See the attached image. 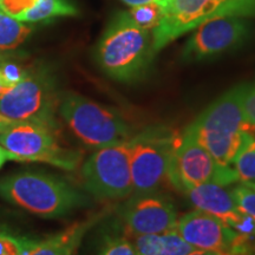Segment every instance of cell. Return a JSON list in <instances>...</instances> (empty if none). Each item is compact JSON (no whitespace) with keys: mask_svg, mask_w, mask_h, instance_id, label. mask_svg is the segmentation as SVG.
<instances>
[{"mask_svg":"<svg viewBox=\"0 0 255 255\" xmlns=\"http://www.w3.org/2000/svg\"><path fill=\"white\" fill-rule=\"evenodd\" d=\"M154 56L149 31L139 26L129 11H119L110 18L95 50L102 71L122 83L144 77Z\"/></svg>","mask_w":255,"mask_h":255,"instance_id":"cell-1","label":"cell"},{"mask_svg":"<svg viewBox=\"0 0 255 255\" xmlns=\"http://www.w3.org/2000/svg\"><path fill=\"white\" fill-rule=\"evenodd\" d=\"M0 197L43 218H62L89 205V197L62 177L23 171L0 177Z\"/></svg>","mask_w":255,"mask_h":255,"instance_id":"cell-2","label":"cell"},{"mask_svg":"<svg viewBox=\"0 0 255 255\" xmlns=\"http://www.w3.org/2000/svg\"><path fill=\"white\" fill-rule=\"evenodd\" d=\"M245 88L240 84L225 92L191 123L197 141L220 164L231 165L244 132L255 131L242 105Z\"/></svg>","mask_w":255,"mask_h":255,"instance_id":"cell-3","label":"cell"},{"mask_svg":"<svg viewBox=\"0 0 255 255\" xmlns=\"http://www.w3.org/2000/svg\"><path fill=\"white\" fill-rule=\"evenodd\" d=\"M58 114L85 145L101 149L131 138L132 130L121 114L75 92L59 97Z\"/></svg>","mask_w":255,"mask_h":255,"instance_id":"cell-4","label":"cell"},{"mask_svg":"<svg viewBox=\"0 0 255 255\" xmlns=\"http://www.w3.org/2000/svg\"><path fill=\"white\" fill-rule=\"evenodd\" d=\"M59 97L56 78L50 69H27L20 82L0 95V114L18 122L40 124L58 132Z\"/></svg>","mask_w":255,"mask_h":255,"instance_id":"cell-5","label":"cell"},{"mask_svg":"<svg viewBox=\"0 0 255 255\" xmlns=\"http://www.w3.org/2000/svg\"><path fill=\"white\" fill-rule=\"evenodd\" d=\"M221 17H255V0H170L152 30V52L157 55L178 37Z\"/></svg>","mask_w":255,"mask_h":255,"instance_id":"cell-6","label":"cell"},{"mask_svg":"<svg viewBox=\"0 0 255 255\" xmlns=\"http://www.w3.org/2000/svg\"><path fill=\"white\" fill-rule=\"evenodd\" d=\"M0 145L11 161L43 162L70 171L82 162L81 151L63 146L56 131L36 123L20 122L0 133Z\"/></svg>","mask_w":255,"mask_h":255,"instance_id":"cell-7","label":"cell"},{"mask_svg":"<svg viewBox=\"0 0 255 255\" xmlns=\"http://www.w3.org/2000/svg\"><path fill=\"white\" fill-rule=\"evenodd\" d=\"M167 178L177 190L200 184L228 187L239 182L237 171L231 165L220 164L197 141L191 124L175 145Z\"/></svg>","mask_w":255,"mask_h":255,"instance_id":"cell-8","label":"cell"},{"mask_svg":"<svg viewBox=\"0 0 255 255\" xmlns=\"http://www.w3.org/2000/svg\"><path fill=\"white\" fill-rule=\"evenodd\" d=\"M129 139L97 149L83 163V187L96 199L123 200L133 193Z\"/></svg>","mask_w":255,"mask_h":255,"instance_id":"cell-9","label":"cell"},{"mask_svg":"<svg viewBox=\"0 0 255 255\" xmlns=\"http://www.w3.org/2000/svg\"><path fill=\"white\" fill-rule=\"evenodd\" d=\"M174 135L163 127H151L129 139L133 193L158 190L168 175L175 149Z\"/></svg>","mask_w":255,"mask_h":255,"instance_id":"cell-10","label":"cell"},{"mask_svg":"<svg viewBox=\"0 0 255 255\" xmlns=\"http://www.w3.org/2000/svg\"><path fill=\"white\" fill-rule=\"evenodd\" d=\"M250 34L247 18L210 19L193 30L184 44L181 58L187 63L209 60L240 46Z\"/></svg>","mask_w":255,"mask_h":255,"instance_id":"cell-11","label":"cell"},{"mask_svg":"<svg viewBox=\"0 0 255 255\" xmlns=\"http://www.w3.org/2000/svg\"><path fill=\"white\" fill-rule=\"evenodd\" d=\"M176 231L196 250L221 255H242L247 252L248 237L202 210L195 209L178 218Z\"/></svg>","mask_w":255,"mask_h":255,"instance_id":"cell-12","label":"cell"},{"mask_svg":"<svg viewBox=\"0 0 255 255\" xmlns=\"http://www.w3.org/2000/svg\"><path fill=\"white\" fill-rule=\"evenodd\" d=\"M131 235L156 234L176 229L177 209L173 200L156 191L132 193L119 208Z\"/></svg>","mask_w":255,"mask_h":255,"instance_id":"cell-13","label":"cell"},{"mask_svg":"<svg viewBox=\"0 0 255 255\" xmlns=\"http://www.w3.org/2000/svg\"><path fill=\"white\" fill-rule=\"evenodd\" d=\"M182 193L196 209L214 215L229 227H234L244 215L235 202L232 190L218 184H200L183 188Z\"/></svg>","mask_w":255,"mask_h":255,"instance_id":"cell-14","label":"cell"},{"mask_svg":"<svg viewBox=\"0 0 255 255\" xmlns=\"http://www.w3.org/2000/svg\"><path fill=\"white\" fill-rule=\"evenodd\" d=\"M97 220L98 216H95L87 221L76 222L45 240L36 241L26 255H71Z\"/></svg>","mask_w":255,"mask_h":255,"instance_id":"cell-15","label":"cell"},{"mask_svg":"<svg viewBox=\"0 0 255 255\" xmlns=\"http://www.w3.org/2000/svg\"><path fill=\"white\" fill-rule=\"evenodd\" d=\"M132 246L138 255H187L194 251L176 229L156 234L131 235Z\"/></svg>","mask_w":255,"mask_h":255,"instance_id":"cell-16","label":"cell"},{"mask_svg":"<svg viewBox=\"0 0 255 255\" xmlns=\"http://www.w3.org/2000/svg\"><path fill=\"white\" fill-rule=\"evenodd\" d=\"M33 32V26L0 11V55L8 56L19 49Z\"/></svg>","mask_w":255,"mask_h":255,"instance_id":"cell-17","label":"cell"},{"mask_svg":"<svg viewBox=\"0 0 255 255\" xmlns=\"http://www.w3.org/2000/svg\"><path fill=\"white\" fill-rule=\"evenodd\" d=\"M78 9L70 0H39L30 11L25 12L17 20L23 23H43L60 17L77 15Z\"/></svg>","mask_w":255,"mask_h":255,"instance_id":"cell-18","label":"cell"},{"mask_svg":"<svg viewBox=\"0 0 255 255\" xmlns=\"http://www.w3.org/2000/svg\"><path fill=\"white\" fill-rule=\"evenodd\" d=\"M255 131H245L237 156L232 164L239 181L255 184Z\"/></svg>","mask_w":255,"mask_h":255,"instance_id":"cell-19","label":"cell"},{"mask_svg":"<svg viewBox=\"0 0 255 255\" xmlns=\"http://www.w3.org/2000/svg\"><path fill=\"white\" fill-rule=\"evenodd\" d=\"M129 12L133 20L148 31L154 30L162 18V7L156 2L133 6Z\"/></svg>","mask_w":255,"mask_h":255,"instance_id":"cell-20","label":"cell"},{"mask_svg":"<svg viewBox=\"0 0 255 255\" xmlns=\"http://www.w3.org/2000/svg\"><path fill=\"white\" fill-rule=\"evenodd\" d=\"M36 241L19 239L8 233L0 232V255H26Z\"/></svg>","mask_w":255,"mask_h":255,"instance_id":"cell-21","label":"cell"},{"mask_svg":"<svg viewBox=\"0 0 255 255\" xmlns=\"http://www.w3.org/2000/svg\"><path fill=\"white\" fill-rule=\"evenodd\" d=\"M232 194L241 212L255 220V187L244 183L233 188Z\"/></svg>","mask_w":255,"mask_h":255,"instance_id":"cell-22","label":"cell"},{"mask_svg":"<svg viewBox=\"0 0 255 255\" xmlns=\"http://www.w3.org/2000/svg\"><path fill=\"white\" fill-rule=\"evenodd\" d=\"M98 255H138L132 244L117 235H108Z\"/></svg>","mask_w":255,"mask_h":255,"instance_id":"cell-23","label":"cell"},{"mask_svg":"<svg viewBox=\"0 0 255 255\" xmlns=\"http://www.w3.org/2000/svg\"><path fill=\"white\" fill-rule=\"evenodd\" d=\"M26 72L27 69L21 68L19 64L12 62L8 56L0 59V75L9 88H13L17 83L20 82L25 77Z\"/></svg>","mask_w":255,"mask_h":255,"instance_id":"cell-24","label":"cell"},{"mask_svg":"<svg viewBox=\"0 0 255 255\" xmlns=\"http://www.w3.org/2000/svg\"><path fill=\"white\" fill-rule=\"evenodd\" d=\"M39 0H0V11L9 17L18 19L25 12L30 11Z\"/></svg>","mask_w":255,"mask_h":255,"instance_id":"cell-25","label":"cell"},{"mask_svg":"<svg viewBox=\"0 0 255 255\" xmlns=\"http://www.w3.org/2000/svg\"><path fill=\"white\" fill-rule=\"evenodd\" d=\"M242 105H244L247 120L250 121L251 126L255 130V82L252 84H246L244 98H242Z\"/></svg>","mask_w":255,"mask_h":255,"instance_id":"cell-26","label":"cell"},{"mask_svg":"<svg viewBox=\"0 0 255 255\" xmlns=\"http://www.w3.org/2000/svg\"><path fill=\"white\" fill-rule=\"evenodd\" d=\"M123 2H126L127 5H129L130 7H133V6H139L143 4H148V2H156L162 7V11L167 7L170 0H122Z\"/></svg>","mask_w":255,"mask_h":255,"instance_id":"cell-27","label":"cell"},{"mask_svg":"<svg viewBox=\"0 0 255 255\" xmlns=\"http://www.w3.org/2000/svg\"><path fill=\"white\" fill-rule=\"evenodd\" d=\"M19 123L20 122L8 119V117H6V116H4V115L0 114V133L7 131L8 129H11L12 127L17 126V124H19Z\"/></svg>","mask_w":255,"mask_h":255,"instance_id":"cell-28","label":"cell"},{"mask_svg":"<svg viewBox=\"0 0 255 255\" xmlns=\"http://www.w3.org/2000/svg\"><path fill=\"white\" fill-rule=\"evenodd\" d=\"M187 255H221L216 252H212V251H203V250H194L191 251L190 253H188Z\"/></svg>","mask_w":255,"mask_h":255,"instance_id":"cell-29","label":"cell"},{"mask_svg":"<svg viewBox=\"0 0 255 255\" xmlns=\"http://www.w3.org/2000/svg\"><path fill=\"white\" fill-rule=\"evenodd\" d=\"M8 159V152L0 145V169L4 167L5 162Z\"/></svg>","mask_w":255,"mask_h":255,"instance_id":"cell-30","label":"cell"},{"mask_svg":"<svg viewBox=\"0 0 255 255\" xmlns=\"http://www.w3.org/2000/svg\"><path fill=\"white\" fill-rule=\"evenodd\" d=\"M1 58H2V57H1ZM1 58H0V59H1ZM9 89H11V88H9L8 85L6 84V83L4 82V79H2V77H1V75H0V95L4 94V92L9 90Z\"/></svg>","mask_w":255,"mask_h":255,"instance_id":"cell-31","label":"cell"},{"mask_svg":"<svg viewBox=\"0 0 255 255\" xmlns=\"http://www.w3.org/2000/svg\"><path fill=\"white\" fill-rule=\"evenodd\" d=\"M248 184H251V186H254L255 187V184H252V183H248Z\"/></svg>","mask_w":255,"mask_h":255,"instance_id":"cell-32","label":"cell"},{"mask_svg":"<svg viewBox=\"0 0 255 255\" xmlns=\"http://www.w3.org/2000/svg\"><path fill=\"white\" fill-rule=\"evenodd\" d=\"M1 57H4V56H2V55H0V58H1Z\"/></svg>","mask_w":255,"mask_h":255,"instance_id":"cell-33","label":"cell"}]
</instances>
